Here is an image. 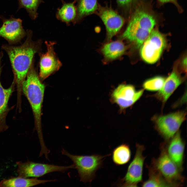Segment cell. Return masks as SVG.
Instances as JSON below:
<instances>
[{
	"label": "cell",
	"instance_id": "1",
	"mask_svg": "<svg viewBox=\"0 0 187 187\" xmlns=\"http://www.w3.org/2000/svg\"><path fill=\"white\" fill-rule=\"evenodd\" d=\"M26 32V38L21 45L14 46L6 44L1 47L7 53L11 62L17 88V105L19 106L22 104L23 82L32 64L34 56L39 49L37 43L32 39V31L27 30Z\"/></svg>",
	"mask_w": 187,
	"mask_h": 187
},
{
	"label": "cell",
	"instance_id": "2",
	"mask_svg": "<svg viewBox=\"0 0 187 187\" xmlns=\"http://www.w3.org/2000/svg\"><path fill=\"white\" fill-rule=\"evenodd\" d=\"M32 64L23 81L22 92L31 106L41 145L44 144L41 123V109L45 86L40 80Z\"/></svg>",
	"mask_w": 187,
	"mask_h": 187
},
{
	"label": "cell",
	"instance_id": "3",
	"mask_svg": "<svg viewBox=\"0 0 187 187\" xmlns=\"http://www.w3.org/2000/svg\"><path fill=\"white\" fill-rule=\"evenodd\" d=\"M62 154L70 158L73 162L75 168L76 169L80 178L83 183L91 182L96 176V171L103 166V161L111 153L105 155L94 154L89 155H72L63 148Z\"/></svg>",
	"mask_w": 187,
	"mask_h": 187
},
{
	"label": "cell",
	"instance_id": "4",
	"mask_svg": "<svg viewBox=\"0 0 187 187\" xmlns=\"http://www.w3.org/2000/svg\"><path fill=\"white\" fill-rule=\"evenodd\" d=\"M161 148L159 155L152 159L150 166L175 187L181 186L185 179L181 174L182 171L168 155L165 144H163Z\"/></svg>",
	"mask_w": 187,
	"mask_h": 187
},
{
	"label": "cell",
	"instance_id": "5",
	"mask_svg": "<svg viewBox=\"0 0 187 187\" xmlns=\"http://www.w3.org/2000/svg\"><path fill=\"white\" fill-rule=\"evenodd\" d=\"M156 24L153 14L143 9L138 8L133 13L124 32L148 37Z\"/></svg>",
	"mask_w": 187,
	"mask_h": 187
},
{
	"label": "cell",
	"instance_id": "6",
	"mask_svg": "<svg viewBox=\"0 0 187 187\" xmlns=\"http://www.w3.org/2000/svg\"><path fill=\"white\" fill-rule=\"evenodd\" d=\"M136 148L134 157L128 166L125 176L115 185L123 187H137L138 184L142 181L144 163L146 158L143 152L145 149L143 145L137 143Z\"/></svg>",
	"mask_w": 187,
	"mask_h": 187
},
{
	"label": "cell",
	"instance_id": "7",
	"mask_svg": "<svg viewBox=\"0 0 187 187\" xmlns=\"http://www.w3.org/2000/svg\"><path fill=\"white\" fill-rule=\"evenodd\" d=\"M166 44L163 35L158 30L153 29L141 47L142 58L149 64L156 62L160 57Z\"/></svg>",
	"mask_w": 187,
	"mask_h": 187
},
{
	"label": "cell",
	"instance_id": "8",
	"mask_svg": "<svg viewBox=\"0 0 187 187\" xmlns=\"http://www.w3.org/2000/svg\"><path fill=\"white\" fill-rule=\"evenodd\" d=\"M16 163L18 166L17 172L18 176L24 178L38 177L54 172H64L69 169L75 168L73 164L68 166H60L30 161L18 162Z\"/></svg>",
	"mask_w": 187,
	"mask_h": 187
},
{
	"label": "cell",
	"instance_id": "9",
	"mask_svg": "<svg viewBox=\"0 0 187 187\" xmlns=\"http://www.w3.org/2000/svg\"><path fill=\"white\" fill-rule=\"evenodd\" d=\"M186 113L178 111L157 117L155 120L156 129L166 141L171 139L178 131L185 120Z\"/></svg>",
	"mask_w": 187,
	"mask_h": 187
},
{
	"label": "cell",
	"instance_id": "10",
	"mask_svg": "<svg viewBox=\"0 0 187 187\" xmlns=\"http://www.w3.org/2000/svg\"><path fill=\"white\" fill-rule=\"evenodd\" d=\"M3 24L0 27V37L3 38L11 44L20 42L26 35L22 26V21L11 15L9 18L0 16Z\"/></svg>",
	"mask_w": 187,
	"mask_h": 187
},
{
	"label": "cell",
	"instance_id": "11",
	"mask_svg": "<svg viewBox=\"0 0 187 187\" xmlns=\"http://www.w3.org/2000/svg\"><path fill=\"white\" fill-rule=\"evenodd\" d=\"M143 91L142 89L136 91L135 87L131 85L120 84L113 91L111 98L121 109H124L134 104L141 97Z\"/></svg>",
	"mask_w": 187,
	"mask_h": 187
},
{
	"label": "cell",
	"instance_id": "12",
	"mask_svg": "<svg viewBox=\"0 0 187 187\" xmlns=\"http://www.w3.org/2000/svg\"><path fill=\"white\" fill-rule=\"evenodd\" d=\"M45 43L47 51L41 55L40 61L39 77L42 80L58 70L62 65L54 51L55 43L45 42Z\"/></svg>",
	"mask_w": 187,
	"mask_h": 187
},
{
	"label": "cell",
	"instance_id": "13",
	"mask_svg": "<svg viewBox=\"0 0 187 187\" xmlns=\"http://www.w3.org/2000/svg\"><path fill=\"white\" fill-rule=\"evenodd\" d=\"M3 55L2 53H0V132L5 131L8 128L6 122V117L11 108L14 107L9 108L8 103L15 91L16 86V82L14 79L11 86L8 88H4L1 84L0 77L2 68V59Z\"/></svg>",
	"mask_w": 187,
	"mask_h": 187
},
{
	"label": "cell",
	"instance_id": "14",
	"mask_svg": "<svg viewBox=\"0 0 187 187\" xmlns=\"http://www.w3.org/2000/svg\"><path fill=\"white\" fill-rule=\"evenodd\" d=\"M165 145L167 153L172 160L182 171L183 170L185 143L180 132L178 131Z\"/></svg>",
	"mask_w": 187,
	"mask_h": 187
},
{
	"label": "cell",
	"instance_id": "15",
	"mask_svg": "<svg viewBox=\"0 0 187 187\" xmlns=\"http://www.w3.org/2000/svg\"><path fill=\"white\" fill-rule=\"evenodd\" d=\"M100 17L106 28L107 37L111 39L121 29L124 23L123 17L113 10L105 9L100 12Z\"/></svg>",
	"mask_w": 187,
	"mask_h": 187
},
{
	"label": "cell",
	"instance_id": "16",
	"mask_svg": "<svg viewBox=\"0 0 187 187\" xmlns=\"http://www.w3.org/2000/svg\"><path fill=\"white\" fill-rule=\"evenodd\" d=\"M182 81L178 74L172 71L165 79L162 88L156 94V97L163 102H165Z\"/></svg>",
	"mask_w": 187,
	"mask_h": 187
},
{
	"label": "cell",
	"instance_id": "17",
	"mask_svg": "<svg viewBox=\"0 0 187 187\" xmlns=\"http://www.w3.org/2000/svg\"><path fill=\"white\" fill-rule=\"evenodd\" d=\"M56 181V180H41L35 178L29 179L18 176L4 179L0 182V187H30L45 183Z\"/></svg>",
	"mask_w": 187,
	"mask_h": 187
},
{
	"label": "cell",
	"instance_id": "18",
	"mask_svg": "<svg viewBox=\"0 0 187 187\" xmlns=\"http://www.w3.org/2000/svg\"><path fill=\"white\" fill-rule=\"evenodd\" d=\"M126 49V47L123 42L116 41L104 45L101 51L105 58L109 60H113L122 55Z\"/></svg>",
	"mask_w": 187,
	"mask_h": 187
},
{
	"label": "cell",
	"instance_id": "19",
	"mask_svg": "<svg viewBox=\"0 0 187 187\" xmlns=\"http://www.w3.org/2000/svg\"><path fill=\"white\" fill-rule=\"evenodd\" d=\"M131 152L128 144L123 143L115 148L112 151V159L114 163L117 165H123L130 160Z\"/></svg>",
	"mask_w": 187,
	"mask_h": 187
},
{
	"label": "cell",
	"instance_id": "20",
	"mask_svg": "<svg viewBox=\"0 0 187 187\" xmlns=\"http://www.w3.org/2000/svg\"><path fill=\"white\" fill-rule=\"evenodd\" d=\"M75 2L64 3L58 9L56 17L59 20L69 24L75 22L77 17L76 10Z\"/></svg>",
	"mask_w": 187,
	"mask_h": 187
},
{
	"label": "cell",
	"instance_id": "21",
	"mask_svg": "<svg viewBox=\"0 0 187 187\" xmlns=\"http://www.w3.org/2000/svg\"><path fill=\"white\" fill-rule=\"evenodd\" d=\"M149 178L142 184L143 187H175L150 166H147Z\"/></svg>",
	"mask_w": 187,
	"mask_h": 187
},
{
	"label": "cell",
	"instance_id": "22",
	"mask_svg": "<svg viewBox=\"0 0 187 187\" xmlns=\"http://www.w3.org/2000/svg\"><path fill=\"white\" fill-rule=\"evenodd\" d=\"M97 8V0H78L76 18L80 19L93 12Z\"/></svg>",
	"mask_w": 187,
	"mask_h": 187
},
{
	"label": "cell",
	"instance_id": "23",
	"mask_svg": "<svg viewBox=\"0 0 187 187\" xmlns=\"http://www.w3.org/2000/svg\"><path fill=\"white\" fill-rule=\"evenodd\" d=\"M18 11L22 8L25 9L28 13L29 16L32 19H35L37 17V10L39 4L42 0H18Z\"/></svg>",
	"mask_w": 187,
	"mask_h": 187
},
{
	"label": "cell",
	"instance_id": "24",
	"mask_svg": "<svg viewBox=\"0 0 187 187\" xmlns=\"http://www.w3.org/2000/svg\"><path fill=\"white\" fill-rule=\"evenodd\" d=\"M165 79L164 78L160 76L151 78L144 82L143 87L145 89L149 91H159L162 88Z\"/></svg>",
	"mask_w": 187,
	"mask_h": 187
},
{
	"label": "cell",
	"instance_id": "25",
	"mask_svg": "<svg viewBox=\"0 0 187 187\" xmlns=\"http://www.w3.org/2000/svg\"><path fill=\"white\" fill-rule=\"evenodd\" d=\"M160 3L162 4H164L167 3H171L175 4L178 8L179 9V6L176 0H158Z\"/></svg>",
	"mask_w": 187,
	"mask_h": 187
},
{
	"label": "cell",
	"instance_id": "26",
	"mask_svg": "<svg viewBox=\"0 0 187 187\" xmlns=\"http://www.w3.org/2000/svg\"><path fill=\"white\" fill-rule=\"evenodd\" d=\"M132 0H117L120 4L124 5H127L130 3Z\"/></svg>",
	"mask_w": 187,
	"mask_h": 187
},
{
	"label": "cell",
	"instance_id": "27",
	"mask_svg": "<svg viewBox=\"0 0 187 187\" xmlns=\"http://www.w3.org/2000/svg\"><path fill=\"white\" fill-rule=\"evenodd\" d=\"M182 65L183 67L186 69V57L184 58L182 62Z\"/></svg>",
	"mask_w": 187,
	"mask_h": 187
},
{
	"label": "cell",
	"instance_id": "28",
	"mask_svg": "<svg viewBox=\"0 0 187 187\" xmlns=\"http://www.w3.org/2000/svg\"><path fill=\"white\" fill-rule=\"evenodd\" d=\"M61 0L62 1H63L62 0Z\"/></svg>",
	"mask_w": 187,
	"mask_h": 187
}]
</instances>
